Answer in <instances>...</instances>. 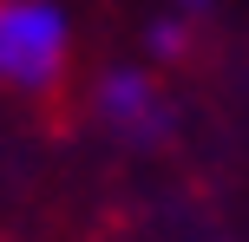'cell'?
<instances>
[{
	"mask_svg": "<svg viewBox=\"0 0 249 242\" xmlns=\"http://www.w3.org/2000/svg\"><path fill=\"white\" fill-rule=\"evenodd\" d=\"M72 85V33L53 0H0V92L20 105H59Z\"/></svg>",
	"mask_w": 249,
	"mask_h": 242,
	"instance_id": "1",
	"label": "cell"
}]
</instances>
